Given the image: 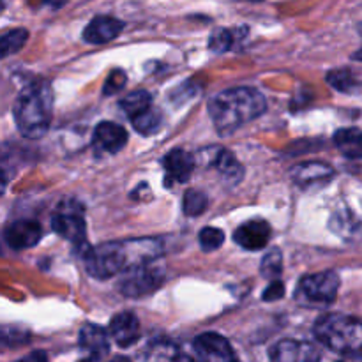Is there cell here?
Here are the masks:
<instances>
[{
    "instance_id": "9c48e42d",
    "label": "cell",
    "mask_w": 362,
    "mask_h": 362,
    "mask_svg": "<svg viewBox=\"0 0 362 362\" xmlns=\"http://www.w3.org/2000/svg\"><path fill=\"white\" fill-rule=\"evenodd\" d=\"M194 352L202 361L230 362L235 361L232 345L228 339L219 336L218 332H204L194 339Z\"/></svg>"
},
{
    "instance_id": "d6986e66",
    "label": "cell",
    "mask_w": 362,
    "mask_h": 362,
    "mask_svg": "<svg viewBox=\"0 0 362 362\" xmlns=\"http://www.w3.org/2000/svg\"><path fill=\"white\" fill-rule=\"evenodd\" d=\"M336 147L349 159H362V129L345 127L334 133Z\"/></svg>"
},
{
    "instance_id": "6da1fadb",
    "label": "cell",
    "mask_w": 362,
    "mask_h": 362,
    "mask_svg": "<svg viewBox=\"0 0 362 362\" xmlns=\"http://www.w3.org/2000/svg\"><path fill=\"white\" fill-rule=\"evenodd\" d=\"M163 250H165L163 240L152 237L106 243L94 250H88L85 253L83 264L92 278L108 279L119 272H126L141 264L158 260Z\"/></svg>"
},
{
    "instance_id": "52a82bcc",
    "label": "cell",
    "mask_w": 362,
    "mask_h": 362,
    "mask_svg": "<svg viewBox=\"0 0 362 362\" xmlns=\"http://www.w3.org/2000/svg\"><path fill=\"white\" fill-rule=\"evenodd\" d=\"M341 281L334 271L310 274L300 281L299 297L310 304H331L338 297Z\"/></svg>"
},
{
    "instance_id": "4dcf8cb0",
    "label": "cell",
    "mask_w": 362,
    "mask_h": 362,
    "mask_svg": "<svg viewBox=\"0 0 362 362\" xmlns=\"http://www.w3.org/2000/svg\"><path fill=\"white\" fill-rule=\"evenodd\" d=\"M283 296H285V285H283L281 281L272 279V283L267 286V290H265L264 300H278L281 299Z\"/></svg>"
},
{
    "instance_id": "cb8c5ba5",
    "label": "cell",
    "mask_w": 362,
    "mask_h": 362,
    "mask_svg": "<svg viewBox=\"0 0 362 362\" xmlns=\"http://www.w3.org/2000/svg\"><path fill=\"white\" fill-rule=\"evenodd\" d=\"M327 83L331 85L332 88L339 92H346V94H352L359 88V80L356 78V74L349 69H339L332 71V73L327 74Z\"/></svg>"
},
{
    "instance_id": "3957f363",
    "label": "cell",
    "mask_w": 362,
    "mask_h": 362,
    "mask_svg": "<svg viewBox=\"0 0 362 362\" xmlns=\"http://www.w3.org/2000/svg\"><path fill=\"white\" fill-rule=\"evenodd\" d=\"M53 113V92L48 81H32L18 94L13 106L14 122L23 136L41 138L48 133Z\"/></svg>"
},
{
    "instance_id": "5bb4252c",
    "label": "cell",
    "mask_w": 362,
    "mask_h": 362,
    "mask_svg": "<svg viewBox=\"0 0 362 362\" xmlns=\"http://www.w3.org/2000/svg\"><path fill=\"white\" fill-rule=\"evenodd\" d=\"M78 343H80L81 352L87 357H90V359H101V357L108 356L110 352L108 334H106V331L101 325L85 324L80 329Z\"/></svg>"
},
{
    "instance_id": "4fadbf2b",
    "label": "cell",
    "mask_w": 362,
    "mask_h": 362,
    "mask_svg": "<svg viewBox=\"0 0 362 362\" xmlns=\"http://www.w3.org/2000/svg\"><path fill=\"white\" fill-rule=\"evenodd\" d=\"M271 225L264 219H251L235 230V243L247 251L264 250L271 239Z\"/></svg>"
},
{
    "instance_id": "83f0119b",
    "label": "cell",
    "mask_w": 362,
    "mask_h": 362,
    "mask_svg": "<svg viewBox=\"0 0 362 362\" xmlns=\"http://www.w3.org/2000/svg\"><path fill=\"white\" fill-rule=\"evenodd\" d=\"M233 45V35L230 30L225 28H218L214 34L211 35V41H209V48L216 53H225L232 48Z\"/></svg>"
},
{
    "instance_id": "d6a6232c",
    "label": "cell",
    "mask_w": 362,
    "mask_h": 362,
    "mask_svg": "<svg viewBox=\"0 0 362 362\" xmlns=\"http://www.w3.org/2000/svg\"><path fill=\"white\" fill-rule=\"evenodd\" d=\"M354 59H356V60H362V49H359V52H357L356 55H354Z\"/></svg>"
},
{
    "instance_id": "ba28073f",
    "label": "cell",
    "mask_w": 362,
    "mask_h": 362,
    "mask_svg": "<svg viewBox=\"0 0 362 362\" xmlns=\"http://www.w3.org/2000/svg\"><path fill=\"white\" fill-rule=\"evenodd\" d=\"M42 239V228L34 219H18L11 221L4 228V240L11 250H28L37 246Z\"/></svg>"
},
{
    "instance_id": "7402d4cb",
    "label": "cell",
    "mask_w": 362,
    "mask_h": 362,
    "mask_svg": "<svg viewBox=\"0 0 362 362\" xmlns=\"http://www.w3.org/2000/svg\"><path fill=\"white\" fill-rule=\"evenodd\" d=\"M144 357H145V359H151V361H179V359H184V356H180L179 349H177L173 343L166 341V339H159V341L151 343V345L145 349Z\"/></svg>"
},
{
    "instance_id": "5b68a950",
    "label": "cell",
    "mask_w": 362,
    "mask_h": 362,
    "mask_svg": "<svg viewBox=\"0 0 362 362\" xmlns=\"http://www.w3.org/2000/svg\"><path fill=\"white\" fill-rule=\"evenodd\" d=\"M52 228L62 239L71 240L74 244L85 243L87 223H85L83 205L73 198H66V200L60 202L57 205V211L53 212Z\"/></svg>"
},
{
    "instance_id": "30bf717a",
    "label": "cell",
    "mask_w": 362,
    "mask_h": 362,
    "mask_svg": "<svg viewBox=\"0 0 362 362\" xmlns=\"http://www.w3.org/2000/svg\"><path fill=\"white\" fill-rule=\"evenodd\" d=\"M271 359L276 362H313L320 359V352L311 343L283 339L271 349Z\"/></svg>"
},
{
    "instance_id": "484cf974",
    "label": "cell",
    "mask_w": 362,
    "mask_h": 362,
    "mask_svg": "<svg viewBox=\"0 0 362 362\" xmlns=\"http://www.w3.org/2000/svg\"><path fill=\"white\" fill-rule=\"evenodd\" d=\"M262 274L269 279H276L283 271V255L279 250H271L262 260Z\"/></svg>"
},
{
    "instance_id": "f546056e",
    "label": "cell",
    "mask_w": 362,
    "mask_h": 362,
    "mask_svg": "<svg viewBox=\"0 0 362 362\" xmlns=\"http://www.w3.org/2000/svg\"><path fill=\"white\" fill-rule=\"evenodd\" d=\"M27 339H28L27 332L20 331V329L0 327V345L13 346V345H18V343L27 341Z\"/></svg>"
},
{
    "instance_id": "7a4b0ae2",
    "label": "cell",
    "mask_w": 362,
    "mask_h": 362,
    "mask_svg": "<svg viewBox=\"0 0 362 362\" xmlns=\"http://www.w3.org/2000/svg\"><path fill=\"white\" fill-rule=\"evenodd\" d=\"M267 110L264 95L251 87H235L216 94L209 101V113L221 134L235 133L239 127L258 119Z\"/></svg>"
},
{
    "instance_id": "8fae6325",
    "label": "cell",
    "mask_w": 362,
    "mask_h": 362,
    "mask_svg": "<svg viewBox=\"0 0 362 362\" xmlns=\"http://www.w3.org/2000/svg\"><path fill=\"white\" fill-rule=\"evenodd\" d=\"M127 144V131L115 122H101L94 129L92 136V145L98 152H106V154H117L122 151Z\"/></svg>"
},
{
    "instance_id": "7c38bea8",
    "label": "cell",
    "mask_w": 362,
    "mask_h": 362,
    "mask_svg": "<svg viewBox=\"0 0 362 362\" xmlns=\"http://www.w3.org/2000/svg\"><path fill=\"white\" fill-rule=\"evenodd\" d=\"M293 182L303 189H315L329 184L334 177V170L327 163H303L292 170Z\"/></svg>"
},
{
    "instance_id": "ac0fdd59",
    "label": "cell",
    "mask_w": 362,
    "mask_h": 362,
    "mask_svg": "<svg viewBox=\"0 0 362 362\" xmlns=\"http://www.w3.org/2000/svg\"><path fill=\"white\" fill-rule=\"evenodd\" d=\"M207 165L214 166V168L221 173L223 179L228 180V182L237 184L240 182V179H243V173H244L243 166H240V163L237 161L235 156H233L230 151H226V148L216 147L214 151L211 152V156H209Z\"/></svg>"
},
{
    "instance_id": "8992f818",
    "label": "cell",
    "mask_w": 362,
    "mask_h": 362,
    "mask_svg": "<svg viewBox=\"0 0 362 362\" xmlns=\"http://www.w3.org/2000/svg\"><path fill=\"white\" fill-rule=\"evenodd\" d=\"M165 283V269L156 264V260L141 264L126 271L119 288L126 297H144L158 290Z\"/></svg>"
},
{
    "instance_id": "9a60e30c",
    "label": "cell",
    "mask_w": 362,
    "mask_h": 362,
    "mask_svg": "<svg viewBox=\"0 0 362 362\" xmlns=\"http://www.w3.org/2000/svg\"><path fill=\"white\" fill-rule=\"evenodd\" d=\"M110 332H112L113 341L122 349L134 345L140 338V322H138L136 315L131 311H122V313L115 315L110 322Z\"/></svg>"
},
{
    "instance_id": "836d02e7",
    "label": "cell",
    "mask_w": 362,
    "mask_h": 362,
    "mask_svg": "<svg viewBox=\"0 0 362 362\" xmlns=\"http://www.w3.org/2000/svg\"><path fill=\"white\" fill-rule=\"evenodd\" d=\"M255 2H260V0H255Z\"/></svg>"
},
{
    "instance_id": "d4e9b609",
    "label": "cell",
    "mask_w": 362,
    "mask_h": 362,
    "mask_svg": "<svg viewBox=\"0 0 362 362\" xmlns=\"http://www.w3.org/2000/svg\"><path fill=\"white\" fill-rule=\"evenodd\" d=\"M209 205V198L207 194L202 193V191L197 189H189L186 191L182 200V209L184 214L186 216H200L207 211Z\"/></svg>"
},
{
    "instance_id": "e0dca14e",
    "label": "cell",
    "mask_w": 362,
    "mask_h": 362,
    "mask_svg": "<svg viewBox=\"0 0 362 362\" xmlns=\"http://www.w3.org/2000/svg\"><path fill=\"white\" fill-rule=\"evenodd\" d=\"M194 158L184 148H173L168 156L163 159V166H165L166 177L172 182H187L189 177L193 175L194 170Z\"/></svg>"
},
{
    "instance_id": "603a6c76",
    "label": "cell",
    "mask_w": 362,
    "mask_h": 362,
    "mask_svg": "<svg viewBox=\"0 0 362 362\" xmlns=\"http://www.w3.org/2000/svg\"><path fill=\"white\" fill-rule=\"evenodd\" d=\"M148 106H152V98L147 90H134L120 101V108H122V112L126 113L129 119L136 117L138 113L147 110Z\"/></svg>"
},
{
    "instance_id": "1f68e13d",
    "label": "cell",
    "mask_w": 362,
    "mask_h": 362,
    "mask_svg": "<svg viewBox=\"0 0 362 362\" xmlns=\"http://www.w3.org/2000/svg\"><path fill=\"white\" fill-rule=\"evenodd\" d=\"M6 189H7V175H6V172L0 168V197L6 193Z\"/></svg>"
},
{
    "instance_id": "44dd1931",
    "label": "cell",
    "mask_w": 362,
    "mask_h": 362,
    "mask_svg": "<svg viewBox=\"0 0 362 362\" xmlns=\"http://www.w3.org/2000/svg\"><path fill=\"white\" fill-rule=\"evenodd\" d=\"M28 41V30L25 28H14L0 35V60L14 55L20 52Z\"/></svg>"
},
{
    "instance_id": "ffe728a7",
    "label": "cell",
    "mask_w": 362,
    "mask_h": 362,
    "mask_svg": "<svg viewBox=\"0 0 362 362\" xmlns=\"http://www.w3.org/2000/svg\"><path fill=\"white\" fill-rule=\"evenodd\" d=\"M131 120H133L134 129H136L138 133L144 134V136L158 133L163 126V115L156 106H148L147 110L138 113V115L133 117Z\"/></svg>"
},
{
    "instance_id": "2e32d148",
    "label": "cell",
    "mask_w": 362,
    "mask_h": 362,
    "mask_svg": "<svg viewBox=\"0 0 362 362\" xmlns=\"http://www.w3.org/2000/svg\"><path fill=\"white\" fill-rule=\"evenodd\" d=\"M124 30V23L113 16H95L83 30V41L88 45H105L113 41Z\"/></svg>"
},
{
    "instance_id": "f1b7e54d",
    "label": "cell",
    "mask_w": 362,
    "mask_h": 362,
    "mask_svg": "<svg viewBox=\"0 0 362 362\" xmlns=\"http://www.w3.org/2000/svg\"><path fill=\"white\" fill-rule=\"evenodd\" d=\"M126 81H127V76L124 71H120V69L112 71L108 76V80H106L105 87H103V92H105V95L117 94V92H120L124 87H126Z\"/></svg>"
},
{
    "instance_id": "4316f807",
    "label": "cell",
    "mask_w": 362,
    "mask_h": 362,
    "mask_svg": "<svg viewBox=\"0 0 362 362\" xmlns=\"http://www.w3.org/2000/svg\"><path fill=\"white\" fill-rule=\"evenodd\" d=\"M198 239H200V246L205 251H214L223 246V243H225V233L219 228H214V226H207V228L202 230Z\"/></svg>"
},
{
    "instance_id": "277c9868",
    "label": "cell",
    "mask_w": 362,
    "mask_h": 362,
    "mask_svg": "<svg viewBox=\"0 0 362 362\" xmlns=\"http://www.w3.org/2000/svg\"><path fill=\"white\" fill-rule=\"evenodd\" d=\"M315 338L332 352L350 359L362 357V322L349 315L329 313L315 324Z\"/></svg>"
}]
</instances>
